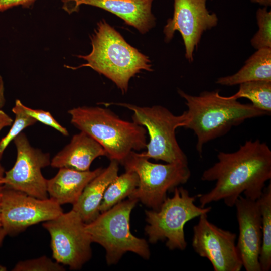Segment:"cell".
I'll return each mask as SVG.
<instances>
[{
	"mask_svg": "<svg viewBox=\"0 0 271 271\" xmlns=\"http://www.w3.org/2000/svg\"><path fill=\"white\" fill-rule=\"evenodd\" d=\"M253 81L271 82V48L257 49L239 71L218 78L216 83L230 86Z\"/></svg>",
	"mask_w": 271,
	"mask_h": 271,
	"instance_id": "19",
	"label": "cell"
},
{
	"mask_svg": "<svg viewBox=\"0 0 271 271\" xmlns=\"http://www.w3.org/2000/svg\"><path fill=\"white\" fill-rule=\"evenodd\" d=\"M5 103L4 82L2 76L0 75V109H2Z\"/></svg>",
	"mask_w": 271,
	"mask_h": 271,
	"instance_id": "29",
	"label": "cell"
},
{
	"mask_svg": "<svg viewBox=\"0 0 271 271\" xmlns=\"http://www.w3.org/2000/svg\"><path fill=\"white\" fill-rule=\"evenodd\" d=\"M6 270V268L4 266H2L0 265V271H4V270Z\"/></svg>",
	"mask_w": 271,
	"mask_h": 271,
	"instance_id": "34",
	"label": "cell"
},
{
	"mask_svg": "<svg viewBox=\"0 0 271 271\" xmlns=\"http://www.w3.org/2000/svg\"><path fill=\"white\" fill-rule=\"evenodd\" d=\"M13 271H64L63 265L46 256L18 262Z\"/></svg>",
	"mask_w": 271,
	"mask_h": 271,
	"instance_id": "25",
	"label": "cell"
},
{
	"mask_svg": "<svg viewBox=\"0 0 271 271\" xmlns=\"http://www.w3.org/2000/svg\"><path fill=\"white\" fill-rule=\"evenodd\" d=\"M138 201L129 198L122 201L85 224V229L92 242L106 251L108 265L117 263L127 252H133L145 259L150 256L146 240L134 236L130 231V216Z\"/></svg>",
	"mask_w": 271,
	"mask_h": 271,
	"instance_id": "5",
	"label": "cell"
},
{
	"mask_svg": "<svg viewBox=\"0 0 271 271\" xmlns=\"http://www.w3.org/2000/svg\"><path fill=\"white\" fill-rule=\"evenodd\" d=\"M120 164L125 171L135 172L139 178L137 187L128 197L154 210H159L168 192L186 183L191 176L188 164L153 163L134 151Z\"/></svg>",
	"mask_w": 271,
	"mask_h": 271,
	"instance_id": "8",
	"label": "cell"
},
{
	"mask_svg": "<svg viewBox=\"0 0 271 271\" xmlns=\"http://www.w3.org/2000/svg\"><path fill=\"white\" fill-rule=\"evenodd\" d=\"M100 156L107 157L104 148L87 133L80 131L51 159L53 168H67L80 171L89 170L92 162Z\"/></svg>",
	"mask_w": 271,
	"mask_h": 271,
	"instance_id": "16",
	"label": "cell"
},
{
	"mask_svg": "<svg viewBox=\"0 0 271 271\" xmlns=\"http://www.w3.org/2000/svg\"><path fill=\"white\" fill-rule=\"evenodd\" d=\"M261 217L262 243L259 261L261 271L271 269V184L257 199Z\"/></svg>",
	"mask_w": 271,
	"mask_h": 271,
	"instance_id": "20",
	"label": "cell"
},
{
	"mask_svg": "<svg viewBox=\"0 0 271 271\" xmlns=\"http://www.w3.org/2000/svg\"><path fill=\"white\" fill-rule=\"evenodd\" d=\"M217 158L202 174V181L216 183L210 191L198 195L200 207L220 200L233 207L242 194L252 200L260 197L271 178V150L266 143L246 141L234 152H219Z\"/></svg>",
	"mask_w": 271,
	"mask_h": 271,
	"instance_id": "1",
	"label": "cell"
},
{
	"mask_svg": "<svg viewBox=\"0 0 271 271\" xmlns=\"http://www.w3.org/2000/svg\"><path fill=\"white\" fill-rule=\"evenodd\" d=\"M0 226H2L1 220V213H0Z\"/></svg>",
	"mask_w": 271,
	"mask_h": 271,
	"instance_id": "35",
	"label": "cell"
},
{
	"mask_svg": "<svg viewBox=\"0 0 271 271\" xmlns=\"http://www.w3.org/2000/svg\"><path fill=\"white\" fill-rule=\"evenodd\" d=\"M256 16L258 30L251 40V45L256 50L271 48V11L266 7L259 8Z\"/></svg>",
	"mask_w": 271,
	"mask_h": 271,
	"instance_id": "24",
	"label": "cell"
},
{
	"mask_svg": "<svg viewBox=\"0 0 271 271\" xmlns=\"http://www.w3.org/2000/svg\"><path fill=\"white\" fill-rule=\"evenodd\" d=\"M21 106L27 114L36 119L37 121L54 128L64 136H68L69 132L67 129L62 126L54 118L50 112L41 109L29 108L24 105L22 102Z\"/></svg>",
	"mask_w": 271,
	"mask_h": 271,
	"instance_id": "26",
	"label": "cell"
},
{
	"mask_svg": "<svg viewBox=\"0 0 271 271\" xmlns=\"http://www.w3.org/2000/svg\"><path fill=\"white\" fill-rule=\"evenodd\" d=\"M178 92L187 107L182 127L194 131L197 140L196 148L200 156L204 144L224 135L233 126L247 119L270 114L252 104H243L221 96L218 90L204 91L197 96L181 90Z\"/></svg>",
	"mask_w": 271,
	"mask_h": 271,
	"instance_id": "2",
	"label": "cell"
},
{
	"mask_svg": "<svg viewBox=\"0 0 271 271\" xmlns=\"http://www.w3.org/2000/svg\"><path fill=\"white\" fill-rule=\"evenodd\" d=\"M172 197H167L158 210H146L145 228L149 241L156 243L166 240L170 250H183L187 247L184 226L188 221L208 214L211 207H201L195 205L197 196L190 195L183 187H176Z\"/></svg>",
	"mask_w": 271,
	"mask_h": 271,
	"instance_id": "7",
	"label": "cell"
},
{
	"mask_svg": "<svg viewBox=\"0 0 271 271\" xmlns=\"http://www.w3.org/2000/svg\"><path fill=\"white\" fill-rule=\"evenodd\" d=\"M13 122V119L2 109H0V131L5 127L11 125Z\"/></svg>",
	"mask_w": 271,
	"mask_h": 271,
	"instance_id": "28",
	"label": "cell"
},
{
	"mask_svg": "<svg viewBox=\"0 0 271 271\" xmlns=\"http://www.w3.org/2000/svg\"><path fill=\"white\" fill-rule=\"evenodd\" d=\"M72 125L96 141L107 157L121 163L132 151L146 149L147 130L99 106H78L68 111Z\"/></svg>",
	"mask_w": 271,
	"mask_h": 271,
	"instance_id": "4",
	"label": "cell"
},
{
	"mask_svg": "<svg viewBox=\"0 0 271 271\" xmlns=\"http://www.w3.org/2000/svg\"><path fill=\"white\" fill-rule=\"evenodd\" d=\"M5 170L2 166L0 164V183H2V181L5 175Z\"/></svg>",
	"mask_w": 271,
	"mask_h": 271,
	"instance_id": "32",
	"label": "cell"
},
{
	"mask_svg": "<svg viewBox=\"0 0 271 271\" xmlns=\"http://www.w3.org/2000/svg\"><path fill=\"white\" fill-rule=\"evenodd\" d=\"M234 206L239 226L236 246L243 267L246 271H261L259 258L262 229L258 201L241 195L236 201Z\"/></svg>",
	"mask_w": 271,
	"mask_h": 271,
	"instance_id": "14",
	"label": "cell"
},
{
	"mask_svg": "<svg viewBox=\"0 0 271 271\" xmlns=\"http://www.w3.org/2000/svg\"><path fill=\"white\" fill-rule=\"evenodd\" d=\"M138 184L139 178L134 172L125 171L123 174L118 175L105 191L99 207L100 212L107 211L126 197H129Z\"/></svg>",
	"mask_w": 271,
	"mask_h": 271,
	"instance_id": "21",
	"label": "cell"
},
{
	"mask_svg": "<svg viewBox=\"0 0 271 271\" xmlns=\"http://www.w3.org/2000/svg\"><path fill=\"white\" fill-rule=\"evenodd\" d=\"M7 235L6 232L2 226H0V245L3 241L5 236Z\"/></svg>",
	"mask_w": 271,
	"mask_h": 271,
	"instance_id": "31",
	"label": "cell"
},
{
	"mask_svg": "<svg viewBox=\"0 0 271 271\" xmlns=\"http://www.w3.org/2000/svg\"><path fill=\"white\" fill-rule=\"evenodd\" d=\"M36 0H0V12L7 11L16 7L29 8Z\"/></svg>",
	"mask_w": 271,
	"mask_h": 271,
	"instance_id": "27",
	"label": "cell"
},
{
	"mask_svg": "<svg viewBox=\"0 0 271 271\" xmlns=\"http://www.w3.org/2000/svg\"><path fill=\"white\" fill-rule=\"evenodd\" d=\"M13 141L17 150L16 160L13 167L5 172L2 183L39 199L49 198L47 179L41 169L50 165V154L33 147L24 132Z\"/></svg>",
	"mask_w": 271,
	"mask_h": 271,
	"instance_id": "10",
	"label": "cell"
},
{
	"mask_svg": "<svg viewBox=\"0 0 271 271\" xmlns=\"http://www.w3.org/2000/svg\"><path fill=\"white\" fill-rule=\"evenodd\" d=\"M68 14L78 12L82 5L101 8L122 19L145 34L155 25L151 8L153 0H61Z\"/></svg>",
	"mask_w": 271,
	"mask_h": 271,
	"instance_id": "15",
	"label": "cell"
},
{
	"mask_svg": "<svg viewBox=\"0 0 271 271\" xmlns=\"http://www.w3.org/2000/svg\"><path fill=\"white\" fill-rule=\"evenodd\" d=\"M102 104L106 106L116 105L128 109L133 112L132 121L146 129L150 140L147 150L139 153L140 156L167 163L188 164L187 156L179 146L175 134L176 129L183 126L184 111L176 115L161 105L140 106L127 103Z\"/></svg>",
	"mask_w": 271,
	"mask_h": 271,
	"instance_id": "6",
	"label": "cell"
},
{
	"mask_svg": "<svg viewBox=\"0 0 271 271\" xmlns=\"http://www.w3.org/2000/svg\"><path fill=\"white\" fill-rule=\"evenodd\" d=\"M63 212L61 205L50 198L39 199L4 186L0 213L2 227L7 234H17Z\"/></svg>",
	"mask_w": 271,
	"mask_h": 271,
	"instance_id": "11",
	"label": "cell"
},
{
	"mask_svg": "<svg viewBox=\"0 0 271 271\" xmlns=\"http://www.w3.org/2000/svg\"><path fill=\"white\" fill-rule=\"evenodd\" d=\"M206 3V0H174L173 17L164 28L166 42L173 38L175 31L180 32L185 46V56L189 62L194 60V52L203 33L218 24L216 14L207 10Z\"/></svg>",
	"mask_w": 271,
	"mask_h": 271,
	"instance_id": "13",
	"label": "cell"
},
{
	"mask_svg": "<svg viewBox=\"0 0 271 271\" xmlns=\"http://www.w3.org/2000/svg\"><path fill=\"white\" fill-rule=\"evenodd\" d=\"M3 188H4L3 184L0 183V202H1V197L2 195Z\"/></svg>",
	"mask_w": 271,
	"mask_h": 271,
	"instance_id": "33",
	"label": "cell"
},
{
	"mask_svg": "<svg viewBox=\"0 0 271 271\" xmlns=\"http://www.w3.org/2000/svg\"><path fill=\"white\" fill-rule=\"evenodd\" d=\"M119 163L110 160L109 165L86 186L72 210L87 224L100 213L99 207L104 193L108 185L118 176Z\"/></svg>",
	"mask_w": 271,
	"mask_h": 271,
	"instance_id": "18",
	"label": "cell"
},
{
	"mask_svg": "<svg viewBox=\"0 0 271 271\" xmlns=\"http://www.w3.org/2000/svg\"><path fill=\"white\" fill-rule=\"evenodd\" d=\"M19 99H16L12 112L15 115L14 121L8 133L0 140V160L9 144L26 128L36 124L37 121L23 110Z\"/></svg>",
	"mask_w": 271,
	"mask_h": 271,
	"instance_id": "23",
	"label": "cell"
},
{
	"mask_svg": "<svg viewBox=\"0 0 271 271\" xmlns=\"http://www.w3.org/2000/svg\"><path fill=\"white\" fill-rule=\"evenodd\" d=\"M252 3H258L265 7L269 6L271 5V0H250Z\"/></svg>",
	"mask_w": 271,
	"mask_h": 271,
	"instance_id": "30",
	"label": "cell"
},
{
	"mask_svg": "<svg viewBox=\"0 0 271 271\" xmlns=\"http://www.w3.org/2000/svg\"><path fill=\"white\" fill-rule=\"evenodd\" d=\"M199 217L193 228L192 246L195 252L206 258L214 271H240L243 265L236 234L210 222L207 214Z\"/></svg>",
	"mask_w": 271,
	"mask_h": 271,
	"instance_id": "12",
	"label": "cell"
},
{
	"mask_svg": "<svg viewBox=\"0 0 271 271\" xmlns=\"http://www.w3.org/2000/svg\"><path fill=\"white\" fill-rule=\"evenodd\" d=\"M91 52L77 57L86 61L73 70L88 67L111 80L125 93L131 78L141 70L152 71L148 57L130 45L116 30L103 20L90 37Z\"/></svg>",
	"mask_w": 271,
	"mask_h": 271,
	"instance_id": "3",
	"label": "cell"
},
{
	"mask_svg": "<svg viewBox=\"0 0 271 271\" xmlns=\"http://www.w3.org/2000/svg\"><path fill=\"white\" fill-rule=\"evenodd\" d=\"M103 169L100 167L92 171H80L67 168H59L55 176L47 179L49 198L60 205L74 204L88 183Z\"/></svg>",
	"mask_w": 271,
	"mask_h": 271,
	"instance_id": "17",
	"label": "cell"
},
{
	"mask_svg": "<svg viewBox=\"0 0 271 271\" xmlns=\"http://www.w3.org/2000/svg\"><path fill=\"white\" fill-rule=\"evenodd\" d=\"M49 232L53 258L71 270H79L92 256L90 237L85 223L72 209L44 222Z\"/></svg>",
	"mask_w": 271,
	"mask_h": 271,
	"instance_id": "9",
	"label": "cell"
},
{
	"mask_svg": "<svg viewBox=\"0 0 271 271\" xmlns=\"http://www.w3.org/2000/svg\"><path fill=\"white\" fill-rule=\"evenodd\" d=\"M235 94L228 96L236 99L246 98L255 107L269 113L271 112V82L253 81L241 83Z\"/></svg>",
	"mask_w": 271,
	"mask_h": 271,
	"instance_id": "22",
	"label": "cell"
}]
</instances>
